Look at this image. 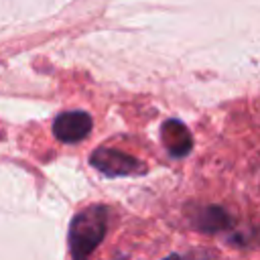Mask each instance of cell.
<instances>
[{
    "label": "cell",
    "instance_id": "1",
    "mask_svg": "<svg viewBox=\"0 0 260 260\" xmlns=\"http://www.w3.org/2000/svg\"><path fill=\"white\" fill-rule=\"evenodd\" d=\"M108 230V207L89 205L77 211L69 223V254L71 260H89L93 250L102 244Z\"/></svg>",
    "mask_w": 260,
    "mask_h": 260
},
{
    "label": "cell",
    "instance_id": "2",
    "mask_svg": "<svg viewBox=\"0 0 260 260\" xmlns=\"http://www.w3.org/2000/svg\"><path fill=\"white\" fill-rule=\"evenodd\" d=\"M89 162L93 169H98L106 177H130V175L146 173V167L138 158L118 148H108V146L95 148L89 156Z\"/></svg>",
    "mask_w": 260,
    "mask_h": 260
},
{
    "label": "cell",
    "instance_id": "3",
    "mask_svg": "<svg viewBox=\"0 0 260 260\" xmlns=\"http://www.w3.org/2000/svg\"><path fill=\"white\" fill-rule=\"evenodd\" d=\"M187 217L193 230L201 234H209V236L228 232L232 228L230 213L219 205H195L189 209Z\"/></svg>",
    "mask_w": 260,
    "mask_h": 260
},
{
    "label": "cell",
    "instance_id": "4",
    "mask_svg": "<svg viewBox=\"0 0 260 260\" xmlns=\"http://www.w3.org/2000/svg\"><path fill=\"white\" fill-rule=\"evenodd\" d=\"M89 130H91V118L87 112H81V110L63 112L53 122V134L57 136V140L67 144L83 140L89 134Z\"/></svg>",
    "mask_w": 260,
    "mask_h": 260
},
{
    "label": "cell",
    "instance_id": "5",
    "mask_svg": "<svg viewBox=\"0 0 260 260\" xmlns=\"http://www.w3.org/2000/svg\"><path fill=\"white\" fill-rule=\"evenodd\" d=\"M160 140L169 154L173 156H187L193 148V136L187 130V126L179 120H167L160 126Z\"/></svg>",
    "mask_w": 260,
    "mask_h": 260
},
{
    "label": "cell",
    "instance_id": "6",
    "mask_svg": "<svg viewBox=\"0 0 260 260\" xmlns=\"http://www.w3.org/2000/svg\"><path fill=\"white\" fill-rule=\"evenodd\" d=\"M162 260H205V258H199V256H193V254H169Z\"/></svg>",
    "mask_w": 260,
    "mask_h": 260
},
{
    "label": "cell",
    "instance_id": "7",
    "mask_svg": "<svg viewBox=\"0 0 260 260\" xmlns=\"http://www.w3.org/2000/svg\"><path fill=\"white\" fill-rule=\"evenodd\" d=\"M254 240H256V242H258V244H260V228H258V230H256V234H254Z\"/></svg>",
    "mask_w": 260,
    "mask_h": 260
},
{
    "label": "cell",
    "instance_id": "8",
    "mask_svg": "<svg viewBox=\"0 0 260 260\" xmlns=\"http://www.w3.org/2000/svg\"><path fill=\"white\" fill-rule=\"evenodd\" d=\"M122 260H124V258H122Z\"/></svg>",
    "mask_w": 260,
    "mask_h": 260
}]
</instances>
